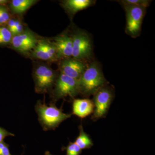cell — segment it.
<instances>
[{
	"instance_id": "6da1fadb",
	"label": "cell",
	"mask_w": 155,
	"mask_h": 155,
	"mask_svg": "<svg viewBox=\"0 0 155 155\" xmlns=\"http://www.w3.org/2000/svg\"><path fill=\"white\" fill-rule=\"evenodd\" d=\"M35 110L38 116L39 122L45 131L54 130L62 122L71 116V114L64 113L54 103L48 105L41 101L37 102Z\"/></svg>"
},
{
	"instance_id": "7a4b0ae2",
	"label": "cell",
	"mask_w": 155,
	"mask_h": 155,
	"mask_svg": "<svg viewBox=\"0 0 155 155\" xmlns=\"http://www.w3.org/2000/svg\"><path fill=\"white\" fill-rule=\"evenodd\" d=\"M106 82L98 64L93 62L87 67L78 80L79 93L86 96L94 94L104 87Z\"/></svg>"
},
{
	"instance_id": "3957f363",
	"label": "cell",
	"mask_w": 155,
	"mask_h": 155,
	"mask_svg": "<svg viewBox=\"0 0 155 155\" xmlns=\"http://www.w3.org/2000/svg\"><path fill=\"white\" fill-rule=\"evenodd\" d=\"M53 92L55 101L69 97L74 98L79 93L78 80L61 73L56 79Z\"/></svg>"
},
{
	"instance_id": "277c9868",
	"label": "cell",
	"mask_w": 155,
	"mask_h": 155,
	"mask_svg": "<svg viewBox=\"0 0 155 155\" xmlns=\"http://www.w3.org/2000/svg\"><path fill=\"white\" fill-rule=\"evenodd\" d=\"M34 79L35 91L38 93H45L52 88L57 78L53 69L46 65H41L35 70Z\"/></svg>"
},
{
	"instance_id": "5b68a950",
	"label": "cell",
	"mask_w": 155,
	"mask_h": 155,
	"mask_svg": "<svg viewBox=\"0 0 155 155\" xmlns=\"http://www.w3.org/2000/svg\"><path fill=\"white\" fill-rule=\"evenodd\" d=\"M126 16V31L132 37L140 33L146 8L140 6H124Z\"/></svg>"
},
{
	"instance_id": "8992f818",
	"label": "cell",
	"mask_w": 155,
	"mask_h": 155,
	"mask_svg": "<svg viewBox=\"0 0 155 155\" xmlns=\"http://www.w3.org/2000/svg\"><path fill=\"white\" fill-rule=\"evenodd\" d=\"M72 38L73 59L81 61L91 58L92 54L91 43L87 34L78 31L73 35Z\"/></svg>"
},
{
	"instance_id": "52a82bcc",
	"label": "cell",
	"mask_w": 155,
	"mask_h": 155,
	"mask_svg": "<svg viewBox=\"0 0 155 155\" xmlns=\"http://www.w3.org/2000/svg\"><path fill=\"white\" fill-rule=\"evenodd\" d=\"M94 95L93 101L94 110L92 118L97 119L102 118L107 114L112 102L113 94L109 89L102 87Z\"/></svg>"
},
{
	"instance_id": "ba28073f",
	"label": "cell",
	"mask_w": 155,
	"mask_h": 155,
	"mask_svg": "<svg viewBox=\"0 0 155 155\" xmlns=\"http://www.w3.org/2000/svg\"><path fill=\"white\" fill-rule=\"evenodd\" d=\"M87 66L82 61L73 58H67L61 62V73L78 80L86 69Z\"/></svg>"
},
{
	"instance_id": "9c48e42d",
	"label": "cell",
	"mask_w": 155,
	"mask_h": 155,
	"mask_svg": "<svg viewBox=\"0 0 155 155\" xmlns=\"http://www.w3.org/2000/svg\"><path fill=\"white\" fill-rule=\"evenodd\" d=\"M37 43L36 38L33 34L25 31L12 38V44L14 48L21 52H26L34 48Z\"/></svg>"
},
{
	"instance_id": "30bf717a",
	"label": "cell",
	"mask_w": 155,
	"mask_h": 155,
	"mask_svg": "<svg viewBox=\"0 0 155 155\" xmlns=\"http://www.w3.org/2000/svg\"><path fill=\"white\" fill-rule=\"evenodd\" d=\"M54 44L57 49L58 58L67 59L72 57L73 47L72 37L65 35L57 37L55 38Z\"/></svg>"
},
{
	"instance_id": "8fae6325",
	"label": "cell",
	"mask_w": 155,
	"mask_h": 155,
	"mask_svg": "<svg viewBox=\"0 0 155 155\" xmlns=\"http://www.w3.org/2000/svg\"><path fill=\"white\" fill-rule=\"evenodd\" d=\"M94 110L93 102L88 99H75L72 103V114L81 119L90 115L94 112Z\"/></svg>"
},
{
	"instance_id": "7c38bea8",
	"label": "cell",
	"mask_w": 155,
	"mask_h": 155,
	"mask_svg": "<svg viewBox=\"0 0 155 155\" xmlns=\"http://www.w3.org/2000/svg\"><path fill=\"white\" fill-rule=\"evenodd\" d=\"M94 1L91 0H67L64 2V5L69 13L74 14L90 7Z\"/></svg>"
},
{
	"instance_id": "4fadbf2b",
	"label": "cell",
	"mask_w": 155,
	"mask_h": 155,
	"mask_svg": "<svg viewBox=\"0 0 155 155\" xmlns=\"http://www.w3.org/2000/svg\"><path fill=\"white\" fill-rule=\"evenodd\" d=\"M79 135L75 140V143L77 144L81 150L90 148L93 145V143L91 139L88 134L84 132L82 125L79 126Z\"/></svg>"
},
{
	"instance_id": "5bb4252c",
	"label": "cell",
	"mask_w": 155,
	"mask_h": 155,
	"mask_svg": "<svg viewBox=\"0 0 155 155\" xmlns=\"http://www.w3.org/2000/svg\"><path fill=\"white\" fill-rule=\"evenodd\" d=\"M36 2L34 0H13L11 2L12 11L16 14H22Z\"/></svg>"
},
{
	"instance_id": "9a60e30c",
	"label": "cell",
	"mask_w": 155,
	"mask_h": 155,
	"mask_svg": "<svg viewBox=\"0 0 155 155\" xmlns=\"http://www.w3.org/2000/svg\"><path fill=\"white\" fill-rule=\"evenodd\" d=\"M33 54L35 57L44 61H52L51 57L47 52L43 41L38 42L34 48Z\"/></svg>"
},
{
	"instance_id": "2e32d148",
	"label": "cell",
	"mask_w": 155,
	"mask_h": 155,
	"mask_svg": "<svg viewBox=\"0 0 155 155\" xmlns=\"http://www.w3.org/2000/svg\"><path fill=\"white\" fill-rule=\"evenodd\" d=\"M150 1L146 0H123L121 2L123 6H140L146 8L149 5Z\"/></svg>"
},
{
	"instance_id": "e0dca14e",
	"label": "cell",
	"mask_w": 155,
	"mask_h": 155,
	"mask_svg": "<svg viewBox=\"0 0 155 155\" xmlns=\"http://www.w3.org/2000/svg\"><path fill=\"white\" fill-rule=\"evenodd\" d=\"M64 149L66 150V155H80L82 152V150L75 142H69V144Z\"/></svg>"
},
{
	"instance_id": "ac0fdd59",
	"label": "cell",
	"mask_w": 155,
	"mask_h": 155,
	"mask_svg": "<svg viewBox=\"0 0 155 155\" xmlns=\"http://www.w3.org/2000/svg\"><path fill=\"white\" fill-rule=\"evenodd\" d=\"M12 35L8 28H0V44L8 43L11 41Z\"/></svg>"
},
{
	"instance_id": "d6986e66",
	"label": "cell",
	"mask_w": 155,
	"mask_h": 155,
	"mask_svg": "<svg viewBox=\"0 0 155 155\" xmlns=\"http://www.w3.org/2000/svg\"><path fill=\"white\" fill-rule=\"evenodd\" d=\"M10 20V16L7 9L0 7V24H6Z\"/></svg>"
},
{
	"instance_id": "ffe728a7",
	"label": "cell",
	"mask_w": 155,
	"mask_h": 155,
	"mask_svg": "<svg viewBox=\"0 0 155 155\" xmlns=\"http://www.w3.org/2000/svg\"><path fill=\"white\" fill-rule=\"evenodd\" d=\"M0 155H12L10 153L9 145L4 141L0 143Z\"/></svg>"
},
{
	"instance_id": "44dd1931",
	"label": "cell",
	"mask_w": 155,
	"mask_h": 155,
	"mask_svg": "<svg viewBox=\"0 0 155 155\" xmlns=\"http://www.w3.org/2000/svg\"><path fill=\"white\" fill-rule=\"evenodd\" d=\"M15 134L0 127V143L4 141V139L8 136H14Z\"/></svg>"
},
{
	"instance_id": "7402d4cb",
	"label": "cell",
	"mask_w": 155,
	"mask_h": 155,
	"mask_svg": "<svg viewBox=\"0 0 155 155\" xmlns=\"http://www.w3.org/2000/svg\"><path fill=\"white\" fill-rule=\"evenodd\" d=\"M20 23H21L19 20H15L12 19L9 20L8 21V29L11 31V33Z\"/></svg>"
},
{
	"instance_id": "603a6c76",
	"label": "cell",
	"mask_w": 155,
	"mask_h": 155,
	"mask_svg": "<svg viewBox=\"0 0 155 155\" xmlns=\"http://www.w3.org/2000/svg\"><path fill=\"white\" fill-rule=\"evenodd\" d=\"M23 31V26L22 24L20 23V24L14 30V31L12 32V35H16L22 33Z\"/></svg>"
},
{
	"instance_id": "cb8c5ba5",
	"label": "cell",
	"mask_w": 155,
	"mask_h": 155,
	"mask_svg": "<svg viewBox=\"0 0 155 155\" xmlns=\"http://www.w3.org/2000/svg\"><path fill=\"white\" fill-rule=\"evenodd\" d=\"M7 1H5V0H0V5H4V4H5L7 2Z\"/></svg>"
},
{
	"instance_id": "d4e9b609",
	"label": "cell",
	"mask_w": 155,
	"mask_h": 155,
	"mask_svg": "<svg viewBox=\"0 0 155 155\" xmlns=\"http://www.w3.org/2000/svg\"><path fill=\"white\" fill-rule=\"evenodd\" d=\"M45 155H53L51 153L48 151H46L45 153Z\"/></svg>"
}]
</instances>
